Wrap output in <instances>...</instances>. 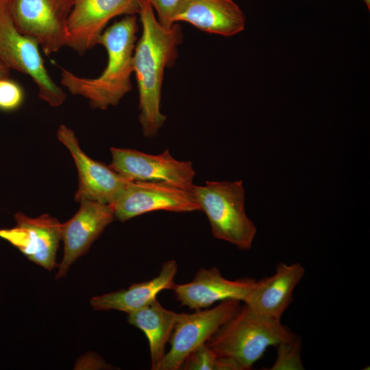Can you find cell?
I'll list each match as a JSON object with an SVG mask.
<instances>
[{"instance_id":"1","label":"cell","mask_w":370,"mask_h":370,"mask_svg":"<svg viewBox=\"0 0 370 370\" xmlns=\"http://www.w3.org/2000/svg\"><path fill=\"white\" fill-rule=\"evenodd\" d=\"M138 14L142 34L133 56L138 90V121L143 136L153 138L166 121L160 110L164 75L166 69L175 64L183 33L177 23L169 27L162 26L146 0H140Z\"/></svg>"},{"instance_id":"2","label":"cell","mask_w":370,"mask_h":370,"mask_svg":"<svg viewBox=\"0 0 370 370\" xmlns=\"http://www.w3.org/2000/svg\"><path fill=\"white\" fill-rule=\"evenodd\" d=\"M138 29L136 17L125 16L105 29L98 45L108 55L107 65L97 77L77 76L62 69L61 84L72 95L86 99L93 109L106 110L119 103L132 89L133 56Z\"/></svg>"},{"instance_id":"3","label":"cell","mask_w":370,"mask_h":370,"mask_svg":"<svg viewBox=\"0 0 370 370\" xmlns=\"http://www.w3.org/2000/svg\"><path fill=\"white\" fill-rule=\"evenodd\" d=\"M295 335L281 320L261 315L243 304L206 344L217 356L235 362L241 370H249L268 347Z\"/></svg>"},{"instance_id":"4","label":"cell","mask_w":370,"mask_h":370,"mask_svg":"<svg viewBox=\"0 0 370 370\" xmlns=\"http://www.w3.org/2000/svg\"><path fill=\"white\" fill-rule=\"evenodd\" d=\"M191 191L206 215L213 236L246 251L252 247L257 227L245 212L243 180L206 181Z\"/></svg>"},{"instance_id":"5","label":"cell","mask_w":370,"mask_h":370,"mask_svg":"<svg viewBox=\"0 0 370 370\" xmlns=\"http://www.w3.org/2000/svg\"><path fill=\"white\" fill-rule=\"evenodd\" d=\"M38 44L21 33L11 15L9 0H0V58L10 69L29 76L38 86V97L51 107L61 106L64 91L50 77Z\"/></svg>"},{"instance_id":"6","label":"cell","mask_w":370,"mask_h":370,"mask_svg":"<svg viewBox=\"0 0 370 370\" xmlns=\"http://www.w3.org/2000/svg\"><path fill=\"white\" fill-rule=\"evenodd\" d=\"M18 29L34 40L47 56L66 46L73 0H9Z\"/></svg>"},{"instance_id":"7","label":"cell","mask_w":370,"mask_h":370,"mask_svg":"<svg viewBox=\"0 0 370 370\" xmlns=\"http://www.w3.org/2000/svg\"><path fill=\"white\" fill-rule=\"evenodd\" d=\"M241 301L225 299L213 307L194 312L177 313L169 341L170 349L155 370H179L184 360L209 338L241 307Z\"/></svg>"},{"instance_id":"8","label":"cell","mask_w":370,"mask_h":370,"mask_svg":"<svg viewBox=\"0 0 370 370\" xmlns=\"http://www.w3.org/2000/svg\"><path fill=\"white\" fill-rule=\"evenodd\" d=\"M114 219L126 221L156 210L192 212L200 210L191 190L164 182L128 181L110 205Z\"/></svg>"},{"instance_id":"9","label":"cell","mask_w":370,"mask_h":370,"mask_svg":"<svg viewBox=\"0 0 370 370\" xmlns=\"http://www.w3.org/2000/svg\"><path fill=\"white\" fill-rule=\"evenodd\" d=\"M109 166L129 181L164 182L191 190L195 171L190 161L175 159L169 149L153 155L132 149L110 148Z\"/></svg>"},{"instance_id":"10","label":"cell","mask_w":370,"mask_h":370,"mask_svg":"<svg viewBox=\"0 0 370 370\" xmlns=\"http://www.w3.org/2000/svg\"><path fill=\"white\" fill-rule=\"evenodd\" d=\"M140 0H73L68 19L66 47L83 55L98 45L109 21L121 15H134Z\"/></svg>"},{"instance_id":"11","label":"cell","mask_w":370,"mask_h":370,"mask_svg":"<svg viewBox=\"0 0 370 370\" xmlns=\"http://www.w3.org/2000/svg\"><path fill=\"white\" fill-rule=\"evenodd\" d=\"M59 140L69 149L78 172V188L75 200L83 199L110 205L121 194L129 180L107 166L92 159L82 151L74 132L64 125L58 131Z\"/></svg>"},{"instance_id":"12","label":"cell","mask_w":370,"mask_h":370,"mask_svg":"<svg viewBox=\"0 0 370 370\" xmlns=\"http://www.w3.org/2000/svg\"><path fill=\"white\" fill-rule=\"evenodd\" d=\"M14 219V227L0 229V238L16 247L30 261L53 270L62 240V223L48 214L32 218L18 212Z\"/></svg>"},{"instance_id":"13","label":"cell","mask_w":370,"mask_h":370,"mask_svg":"<svg viewBox=\"0 0 370 370\" xmlns=\"http://www.w3.org/2000/svg\"><path fill=\"white\" fill-rule=\"evenodd\" d=\"M75 214L62 224L64 243L62 259L58 266L56 279L63 278L75 261L86 254L91 245L114 220L110 205L88 199L79 202Z\"/></svg>"},{"instance_id":"14","label":"cell","mask_w":370,"mask_h":370,"mask_svg":"<svg viewBox=\"0 0 370 370\" xmlns=\"http://www.w3.org/2000/svg\"><path fill=\"white\" fill-rule=\"evenodd\" d=\"M256 280L247 277L228 280L222 275L217 267H202L191 282L176 284L173 291L181 305L196 310L210 308L225 299L243 302Z\"/></svg>"},{"instance_id":"15","label":"cell","mask_w":370,"mask_h":370,"mask_svg":"<svg viewBox=\"0 0 370 370\" xmlns=\"http://www.w3.org/2000/svg\"><path fill=\"white\" fill-rule=\"evenodd\" d=\"M304 275L305 268L300 262H279L274 274L256 280L243 303L261 315L281 320Z\"/></svg>"},{"instance_id":"16","label":"cell","mask_w":370,"mask_h":370,"mask_svg":"<svg viewBox=\"0 0 370 370\" xmlns=\"http://www.w3.org/2000/svg\"><path fill=\"white\" fill-rule=\"evenodd\" d=\"M173 21L186 22L201 31L227 37L242 32L246 25L243 10L233 0H182Z\"/></svg>"},{"instance_id":"17","label":"cell","mask_w":370,"mask_h":370,"mask_svg":"<svg viewBox=\"0 0 370 370\" xmlns=\"http://www.w3.org/2000/svg\"><path fill=\"white\" fill-rule=\"evenodd\" d=\"M177 264L175 260L163 262L158 275L152 279L132 284L122 289L101 295L90 300L91 306L97 310H119L130 313L137 310L154 299L164 290H173Z\"/></svg>"},{"instance_id":"18","label":"cell","mask_w":370,"mask_h":370,"mask_svg":"<svg viewBox=\"0 0 370 370\" xmlns=\"http://www.w3.org/2000/svg\"><path fill=\"white\" fill-rule=\"evenodd\" d=\"M177 313L163 307L158 299L128 313V323L145 334L149 347L151 369L155 370L166 354Z\"/></svg>"},{"instance_id":"19","label":"cell","mask_w":370,"mask_h":370,"mask_svg":"<svg viewBox=\"0 0 370 370\" xmlns=\"http://www.w3.org/2000/svg\"><path fill=\"white\" fill-rule=\"evenodd\" d=\"M183 370H241L233 360L220 357L204 344L193 351L184 360Z\"/></svg>"},{"instance_id":"20","label":"cell","mask_w":370,"mask_h":370,"mask_svg":"<svg viewBox=\"0 0 370 370\" xmlns=\"http://www.w3.org/2000/svg\"><path fill=\"white\" fill-rule=\"evenodd\" d=\"M276 358L269 370H304L302 343L299 336L282 341L275 346Z\"/></svg>"},{"instance_id":"21","label":"cell","mask_w":370,"mask_h":370,"mask_svg":"<svg viewBox=\"0 0 370 370\" xmlns=\"http://www.w3.org/2000/svg\"><path fill=\"white\" fill-rule=\"evenodd\" d=\"M25 94L16 82L8 77L0 79V110L13 111L23 104Z\"/></svg>"},{"instance_id":"22","label":"cell","mask_w":370,"mask_h":370,"mask_svg":"<svg viewBox=\"0 0 370 370\" xmlns=\"http://www.w3.org/2000/svg\"><path fill=\"white\" fill-rule=\"evenodd\" d=\"M157 14L158 22L164 27L174 24L173 16L177 6L182 0H146Z\"/></svg>"},{"instance_id":"23","label":"cell","mask_w":370,"mask_h":370,"mask_svg":"<svg viewBox=\"0 0 370 370\" xmlns=\"http://www.w3.org/2000/svg\"><path fill=\"white\" fill-rule=\"evenodd\" d=\"M10 70V69L0 58V79L9 77Z\"/></svg>"},{"instance_id":"24","label":"cell","mask_w":370,"mask_h":370,"mask_svg":"<svg viewBox=\"0 0 370 370\" xmlns=\"http://www.w3.org/2000/svg\"><path fill=\"white\" fill-rule=\"evenodd\" d=\"M362 1L365 3V4H366V5H367V8H368V10L369 11L370 10V0H362Z\"/></svg>"}]
</instances>
